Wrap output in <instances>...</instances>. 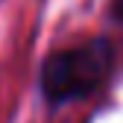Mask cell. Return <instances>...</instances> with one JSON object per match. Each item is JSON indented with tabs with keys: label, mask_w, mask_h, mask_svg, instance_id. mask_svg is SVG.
<instances>
[{
	"label": "cell",
	"mask_w": 123,
	"mask_h": 123,
	"mask_svg": "<svg viewBox=\"0 0 123 123\" xmlns=\"http://www.w3.org/2000/svg\"><path fill=\"white\" fill-rule=\"evenodd\" d=\"M111 12H114V18H117V21H123V0H114Z\"/></svg>",
	"instance_id": "obj_2"
},
{
	"label": "cell",
	"mask_w": 123,
	"mask_h": 123,
	"mask_svg": "<svg viewBox=\"0 0 123 123\" xmlns=\"http://www.w3.org/2000/svg\"><path fill=\"white\" fill-rule=\"evenodd\" d=\"M111 59H114V50L103 38L53 53L41 70L44 97H50L53 103H68V100H82L94 94L109 79Z\"/></svg>",
	"instance_id": "obj_1"
}]
</instances>
